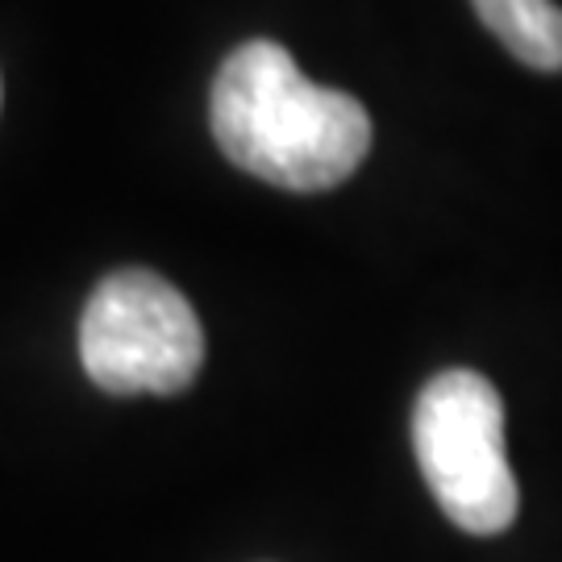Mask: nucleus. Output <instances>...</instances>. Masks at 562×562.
<instances>
[{
  "label": "nucleus",
  "mask_w": 562,
  "mask_h": 562,
  "mask_svg": "<svg viewBox=\"0 0 562 562\" xmlns=\"http://www.w3.org/2000/svg\"><path fill=\"white\" fill-rule=\"evenodd\" d=\"M80 359L113 396H176L204 362L201 317L162 276L125 267L83 304Z\"/></svg>",
  "instance_id": "3"
},
{
  "label": "nucleus",
  "mask_w": 562,
  "mask_h": 562,
  "mask_svg": "<svg viewBox=\"0 0 562 562\" xmlns=\"http://www.w3.org/2000/svg\"><path fill=\"white\" fill-rule=\"evenodd\" d=\"M413 450L429 492L450 521L492 538L517 517V480L504 454L501 392L480 371H442L413 408Z\"/></svg>",
  "instance_id": "2"
},
{
  "label": "nucleus",
  "mask_w": 562,
  "mask_h": 562,
  "mask_svg": "<svg viewBox=\"0 0 562 562\" xmlns=\"http://www.w3.org/2000/svg\"><path fill=\"white\" fill-rule=\"evenodd\" d=\"M213 138L246 176L288 192H325L359 171L371 117L350 92L304 76L280 42H241L209 101Z\"/></svg>",
  "instance_id": "1"
},
{
  "label": "nucleus",
  "mask_w": 562,
  "mask_h": 562,
  "mask_svg": "<svg viewBox=\"0 0 562 562\" xmlns=\"http://www.w3.org/2000/svg\"><path fill=\"white\" fill-rule=\"evenodd\" d=\"M483 30H492L517 63L562 71V9L554 0H471Z\"/></svg>",
  "instance_id": "4"
}]
</instances>
